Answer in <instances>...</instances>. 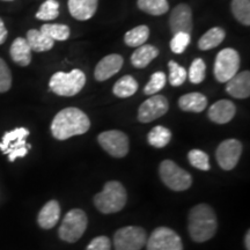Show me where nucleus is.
<instances>
[{"instance_id":"nucleus-1","label":"nucleus","mask_w":250,"mask_h":250,"mask_svg":"<svg viewBox=\"0 0 250 250\" xmlns=\"http://www.w3.org/2000/svg\"><path fill=\"white\" fill-rule=\"evenodd\" d=\"M89 127L90 121L85 112L78 108H65L52 121L51 133L56 139L66 140L86 133Z\"/></svg>"},{"instance_id":"nucleus-2","label":"nucleus","mask_w":250,"mask_h":250,"mask_svg":"<svg viewBox=\"0 0 250 250\" xmlns=\"http://www.w3.org/2000/svg\"><path fill=\"white\" fill-rule=\"evenodd\" d=\"M218 221L211 206L198 204L189 213V233L195 242H205L214 236Z\"/></svg>"},{"instance_id":"nucleus-3","label":"nucleus","mask_w":250,"mask_h":250,"mask_svg":"<svg viewBox=\"0 0 250 250\" xmlns=\"http://www.w3.org/2000/svg\"><path fill=\"white\" fill-rule=\"evenodd\" d=\"M94 204L102 213H116L126 204V191L120 182L110 181L94 197Z\"/></svg>"},{"instance_id":"nucleus-4","label":"nucleus","mask_w":250,"mask_h":250,"mask_svg":"<svg viewBox=\"0 0 250 250\" xmlns=\"http://www.w3.org/2000/svg\"><path fill=\"white\" fill-rule=\"evenodd\" d=\"M86 83V76L81 70H72L71 72H56L49 81V87L59 96L77 95Z\"/></svg>"},{"instance_id":"nucleus-5","label":"nucleus","mask_w":250,"mask_h":250,"mask_svg":"<svg viewBox=\"0 0 250 250\" xmlns=\"http://www.w3.org/2000/svg\"><path fill=\"white\" fill-rule=\"evenodd\" d=\"M29 136V131L26 127L6 132L0 142V149L4 154L8 155V160L13 162L17 158H23L27 154L31 146L27 144L26 138Z\"/></svg>"},{"instance_id":"nucleus-6","label":"nucleus","mask_w":250,"mask_h":250,"mask_svg":"<svg viewBox=\"0 0 250 250\" xmlns=\"http://www.w3.org/2000/svg\"><path fill=\"white\" fill-rule=\"evenodd\" d=\"M86 213L79 208H74L66 213L59 228V237L64 241L73 243L77 242L85 233L87 228Z\"/></svg>"},{"instance_id":"nucleus-7","label":"nucleus","mask_w":250,"mask_h":250,"mask_svg":"<svg viewBox=\"0 0 250 250\" xmlns=\"http://www.w3.org/2000/svg\"><path fill=\"white\" fill-rule=\"evenodd\" d=\"M159 171L162 182L174 191H184L191 187V175L179 167L174 161H162Z\"/></svg>"},{"instance_id":"nucleus-8","label":"nucleus","mask_w":250,"mask_h":250,"mask_svg":"<svg viewBox=\"0 0 250 250\" xmlns=\"http://www.w3.org/2000/svg\"><path fill=\"white\" fill-rule=\"evenodd\" d=\"M240 68V56L232 48L223 49L214 62V77L219 83H227L235 76Z\"/></svg>"},{"instance_id":"nucleus-9","label":"nucleus","mask_w":250,"mask_h":250,"mask_svg":"<svg viewBox=\"0 0 250 250\" xmlns=\"http://www.w3.org/2000/svg\"><path fill=\"white\" fill-rule=\"evenodd\" d=\"M147 241V234L142 227L127 226L118 229L114 235L116 250H140Z\"/></svg>"},{"instance_id":"nucleus-10","label":"nucleus","mask_w":250,"mask_h":250,"mask_svg":"<svg viewBox=\"0 0 250 250\" xmlns=\"http://www.w3.org/2000/svg\"><path fill=\"white\" fill-rule=\"evenodd\" d=\"M147 250H183L181 237L167 227L156 228L146 241Z\"/></svg>"},{"instance_id":"nucleus-11","label":"nucleus","mask_w":250,"mask_h":250,"mask_svg":"<svg viewBox=\"0 0 250 250\" xmlns=\"http://www.w3.org/2000/svg\"><path fill=\"white\" fill-rule=\"evenodd\" d=\"M98 140L102 148L114 158H124L129 152V138L122 131H105L100 134Z\"/></svg>"},{"instance_id":"nucleus-12","label":"nucleus","mask_w":250,"mask_h":250,"mask_svg":"<svg viewBox=\"0 0 250 250\" xmlns=\"http://www.w3.org/2000/svg\"><path fill=\"white\" fill-rule=\"evenodd\" d=\"M242 153V144L236 139L224 140L218 146L215 156L219 166L224 170H232L236 167Z\"/></svg>"},{"instance_id":"nucleus-13","label":"nucleus","mask_w":250,"mask_h":250,"mask_svg":"<svg viewBox=\"0 0 250 250\" xmlns=\"http://www.w3.org/2000/svg\"><path fill=\"white\" fill-rule=\"evenodd\" d=\"M169 108L168 100L164 95H152L140 105L138 120L142 123H149L164 116Z\"/></svg>"},{"instance_id":"nucleus-14","label":"nucleus","mask_w":250,"mask_h":250,"mask_svg":"<svg viewBox=\"0 0 250 250\" xmlns=\"http://www.w3.org/2000/svg\"><path fill=\"white\" fill-rule=\"evenodd\" d=\"M169 26L173 34L187 33L192 31V13L191 8L187 4L175 6L169 17Z\"/></svg>"},{"instance_id":"nucleus-15","label":"nucleus","mask_w":250,"mask_h":250,"mask_svg":"<svg viewBox=\"0 0 250 250\" xmlns=\"http://www.w3.org/2000/svg\"><path fill=\"white\" fill-rule=\"evenodd\" d=\"M124 59L121 55L112 54L108 55L107 57L102 58L96 65L95 71H94V77L98 81H105L114 77L115 74L121 71L123 66Z\"/></svg>"},{"instance_id":"nucleus-16","label":"nucleus","mask_w":250,"mask_h":250,"mask_svg":"<svg viewBox=\"0 0 250 250\" xmlns=\"http://www.w3.org/2000/svg\"><path fill=\"white\" fill-rule=\"evenodd\" d=\"M226 92L232 98L247 99L250 95V72L243 71L236 73L232 79L227 81Z\"/></svg>"},{"instance_id":"nucleus-17","label":"nucleus","mask_w":250,"mask_h":250,"mask_svg":"<svg viewBox=\"0 0 250 250\" xmlns=\"http://www.w3.org/2000/svg\"><path fill=\"white\" fill-rule=\"evenodd\" d=\"M236 108L229 100H220L208 109V118L217 124H226L235 116Z\"/></svg>"},{"instance_id":"nucleus-18","label":"nucleus","mask_w":250,"mask_h":250,"mask_svg":"<svg viewBox=\"0 0 250 250\" xmlns=\"http://www.w3.org/2000/svg\"><path fill=\"white\" fill-rule=\"evenodd\" d=\"M67 5L72 17L79 21H86L95 14L99 0H68Z\"/></svg>"},{"instance_id":"nucleus-19","label":"nucleus","mask_w":250,"mask_h":250,"mask_svg":"<svg viewBox=\"0 0 250 250\" xmlns=\"http://www.w3.org/2000/svg\"><path fill=\"white\" fill-rule=\"evenodd\" d=\"M59 217H61V206H59L58 202L50 201L40 211L37 221L42 228L50 229L57 225Z\"/></svg>"},{"instance_id":"nucleus-20","label":"nucleus","mask_w":250,"mask_h":250,"mask_svg":"<svg viewBox=\"0 0 250 250\" xmlns=\"http://www.w3.org/2000/svg\"><path fill=\"white\" fill-rule=\"evenodd\" d=\"M11 58L20 66H28L31 62V49L27 40L18 37L11 45Z\"/></svg>"},{"instance_id":"nucleus-21","label":"nucleus","mask_w":250,"mask_h":250,"mask_svg":"<svg viewBox=\"0 0 250 250\" xmlns=\"http://www.w3.org/2000/svg\"><path fill=\"white\" fill-rule=\"evenodd\" d=\"M159 56V49L151 44H143L131 56V62L134 67L145 68L153 59Z\"/></svg>"},{"instance_id":"nucleus-22","label":"nucleus","mask_w":250,"mask_h":250,"mask_svg":"<svg viewBox=\"0 0 250 250\" xmlns=\"http://www.w3.org/2000/svg\"><path fill=\"white\" fill-rule=\"evenodd\" d=\"M179 107L183 111L202 112L208 107V99L201 93H189L181 96L179 100Z\"/></svg>"},{"instance_id":"nucleus-23","label":"nucleus","mask_w":250,"mask_h":250,"mask_svg":"<svg viewBox=\"0 0 250 250\" xmlns=\"http://www.w3.org/2000/svg\"><path fill=\"white\" fill-rule=\"evenodd\" d=\"M26 40L28 44L30 46L31 51H36V52L49 51V50H51L55 45L54 40H51L50 37H48L43 33H41L40 30H36V29H30L28 31Z\"/></svg>"},{"instance_id":"nucleus-24","label":"nucleus","mask_w":250,"mask_h":250,"mask_svg":"<svg viewBox=\"0 0 250 250\" xmlns=\"http://www.w3.org/2000/svg\"><path fill=\"white\" fill-rule=\"evenodd\" d=\"M226 37V33L223 28L220 27H213L211 28L210 30L206 31L201 37V40L198 41V48L203 50V51H208V50H211L215 48L220 44L221 42Z\"/></svg>"},{"instance_id":"nucleus-25","label":"nucleus","mask_w":250,"mask_h":250,"mask_svg":"<svg viewBox=\"0 0 250 250\" xmlns=\"http://www.w3.org/2000/svg\"><path fill=\"white\" fill-rule=\"evenodd\" d=\"M138 90V83L131 76H124L114 85L112 92L117 98L125 99L132 96Z\"/></svg>"},{"instance_id":"nucleus-26","label":"nucleus","mask_w":250,"mask_h":250,"mask_svg":"<svg viewBox=\"0 0 250 250\" xmlns=\"http://www.w3.org/2000/svg\"><path fill=\"white\" fill-rule=\"evenodd\" d=\"M148 36L149 28L145 24H142V26L134 27L133 29L127 31L124 36V42L126 45L138 48V46L145 44L146 41L148 40Z\"/></svg>"},{"instance_id":"nucleus-27","label":"nucleus","mask_w":250,"mask_h":250,"mask_svg":"<svg viewBox=\"0 0 250 250\" xmlns=\"http://www.w3.org/2000/svg\"><path fill=\"white\" fill-rule=\"evenodd\" d=\"M171 139V132L167 127L161 126V125H158V126L153 127V129L149 131L147 140L149 145L153 146V147L156 148H162L165 146H167L169 144Z\"/></svg>"},{"instance_id":"nucleus-28","label":"nucleus","mask_w":250,"mask_h":250,"mask_svg":"<svg viewBox=\"0 0 250 250\" xmlns=\"http://www.w3.org/2000/svg\"><path fill=\"white\" fill-rule=\"evenodd\" d=\"M139 9L149 15H162L169 11L167 0H138Z\"/></svg>"},{"instance_id":"nucleus-29","label":"nucleus","mask_w":250,"mask_h":250,"mask_svg":"<svg viewBox=\"0 0 250 250\" xmlns=\"http://www.w3.org/2000/svg\"><path fill=\"white\" fill-rule=\"evenodd\" d=\"M232 13L240 23L250 24V0H233Z\"/></svg>"},{"instance_id":"nucleus-30","label":"nucleus","mask_w":250,"mask_h":250,"mask_svg":"<svg viewBox=\"0 0 250 250\" xmlns=\"http://www.w3.org/2000/svg\"><path fill=\"white\" fill-rule=\"evenodd\" d=\"M40 31L54 41H65L71 34L66 24H43Z\"/></svg>"},{"instance_id":"nucleus-31","label":"nucleus","mask_w":250,"mask_h":250,"mask_svg":"<svg viewBox=\"0 0 250 250\" xmlns=\"http://www.w3.org/2000/svg\"><path fill=\"white\" fill-rule=\"evenodd\" d=\"M59 15V4L56 0H46L41 5L39 12L36 13V18L39 20H55Z\"/></svg>"},{"instance_id":"nucleus-32","label":"nucleus","mask_w":250,"mask_h":250,"mask_svg":"<svg viewBox=\"0 0 250 250\" xmlns=\"http://www.w3.org/2000/svg\"><path fill=\"white\" fill-rule=\"evenodd\" d=\"M188 77H189L190 83H196V85L204 81L206 77V65L203 59L197 58L192 62Z\"/></svg>"},{"instance_id":"nucleus-33","label":"nucleus","mask_w":250,"mask_h":250,"mask_svg":"<svg viewBox=\"0 0 250 250\" xmlns=\"http://www.w3.org/2000/svg\"><path fill=\"white\" fill-rule=\"evenodd\" d=\"M168 66H169V83H171V86L179 87L183 85L184 81L188 78V72L186 71V68L180 66L174 61H170L168 62Z\"/></svg>"},{"instance_id":"nucleus-34","label":"nucleus","mask_w":250,"mask_h":250,"mask_svg":"<svg viewBox=\"0 0 250 250\" xmlns=\"http://www.w3.org/2000/svg\"><path fill=\"white\" fill-rule=\"evenodd\" d=\"M166 81H167V78H166L164 72H155V73L152 74L147 85L144 88V93L146 95H155L166 86Z\"/></svg>"},{"instance_id":"nucleus-35","label":"nucleus","mask_w":250,"mask_h":250,"mask_svg":"<svg viewBox=\"0 0 250 250\" xmlns=\"http://www.w3.org/2000/svg\"><path fill=\"white\" fill-rule=\"evenodd\" d=\"M189 162L197 169L201 170H210V160H208V155L201 149H192L188 154Z\"/></svg>"},{"instance_id":"nucleus-36","label":"nucleus","mask_w":250,"mask_h":250,"mask_svg":"<svg viewBox=\"0 0 250 250\" xmlns=\"http://www.w3.org/2000/svg\"><path fill=\"white\" fill-rule=\"evenodd\" d=\"M190 41H191V37H190V34L187 33H177L174 34V37L170 41V49L174 54H183L188 48V45L190 44Z\"/></svg>"},{"instance_id":"nucleus-37","label":"nucleus","mask_w":250,"mask_h":250,"mask_svg":"<svg viewBox=\"0 0 250 250\" xmlns=\"http://www.w3.org/2000/svg\"><path fill=\"white\" fill-rule=\"evenodd\" d=\"M12 86V73L7 64L0 58V93H5Z\"/></svg>"},{"instance_id":"nucleus-38","label":"nucleus","mask_w":250,"mask_h":250,"mask_svg":"<svg viewBox=\"0 0 250 250\" xmlns=\"http://www.w3.org/2000/svg\"><path fill=\"white\" fill-rule=\"evenodd\" d=\"M111 242L107 236H98L92 240L86 250H110Z\"/></svg>"},{"instance_id":"nucleus-39","label":"nucleus","mask_w":250,"mask_h":250,"mask_svg":"<svg viewBox=\"0 0 250 250\" xmlns=\"http://www.w3.org/2000/svg\"><path fill=\"white\" fill-rule=\"evenodd\" d=\"M7 29H6L5 27V23L4 21L0 19V45L2 44V43H5L6 39H7Z\"/></svg>"},{"instance_id":"nucleus-40","label":"nucleus","mask_w":250,"mask_h":250,"mask_svg":"<svg viewBox=\"0 0 250 250\" xmlns=\"http://www.w3.org/2000/svg\"><path fill=\"white\" fill-rule=\"evenodd\" d=\"M245 245H246V248H247V250H250V233H249V232L246 234Z\"/></svg>"},{"instance_id":"nucleus-41","label":"nucleus","mask_w":250,"mask_h":250,"mask_svg":"<svg viewBox=\"0 0 250 250\" xmlns=\"http://www.w3.org/2000/svg\"><path fill=\"white\" fill-rule=\"evenodd\" d=\"M6 1H12V0H6Z\"/></svg>"}]
</instances>
